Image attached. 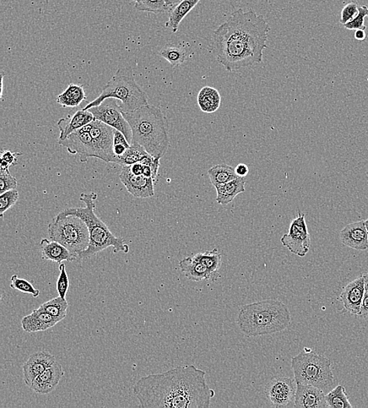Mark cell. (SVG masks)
I'll use <instances>...</instances> for the list:
<instances>
[{
    "label": "cell",
    "mask_w": 368,
    "mask_h": 408,
    "mask_svg": "<svg viewBox=\"0 0 368 408\" xmlns=\"http://www.w3.org/2000/svg\"><path fill=\"white\" fill-rule=\"evenodd\" d=\"M133 394L145 408H208L215 395L206 372L194 365L180 366L140 378Z\"/></svg>",
    "instance_id": "1"
},
{
    "label": "cell",
    "mask_w": 368,
    "mask_h": 408,
    "mask_svg": "<svg viewBox=\"0 0 368 408\" xmlns=\"http://www.w3.org/2000/svg\"><path fill=\"white\" fill-rule=\"evenodd\" d=\"M270 29L263 15L253 10H235L214 32L216 60L229 72L262 63Z\"/></svg>",
    "instance_id": "2"
},
{
    "label": "cell",
    "mask_w": 368,
    "mask_h": 408,
    "mask_svg": "<svg viewBox=\"0 0 368 408\" xmlns=\"http://www.w3.org/2000/svg\"><path fill=\"white\" fill-rule=\"evenodd\" d=\"M132 128L131 145H138L154 157H163L170 141L164 113L160 108L147 105L138 110L123 112Z\"/></svg>",
    "instance_id": "3"
},
{
    "label": "cell",
    "mask_w": 368,
    "mask_h": 408,
    "mask_svg": "<svg viewBox=\"0 0 368 408\" xmlns=\"http://www.w3.org/2000/svg\"><path fill=\"white\" fill-rule=\"evenodd\" d=\"M237 324L249 337L273 335L288 328L291 313L282 302L269 299L243 306L238 314Z\"/></svg>",
    "instance_id": "4"
},
{
    "label": "cell",
    "mask_w": 368,
    "mask_h": 408,
    "mask_svg": "<svg viewBox=\"0 0 368 408\" xmlns=\"http://www.w3.org/2000/svg\"><path fill=\"white\" fill-rule=\"evenodd\" d=\"M94 193L81 194L80 200L85 204V208H68L60 212L61 215H74L83 219L90 232V243L84 252L78 255L77 261H84L96 256L104 250L110 247L114 252H129V246L122 237L114 235L104 222L95 214V200Z\"/></svg>",
    "instance_id": "5"
},
{
    "label": "cell",
    "mask_w": 368,
    "mask_h": 408,
    "mask_svg": "<svg viewBox=\"0 0 368 408\" xmlns=\"http://www.w3.org/2000/svg\"><path fill=\"white\" fill-rule=\"evenodd\" d=\"M108 99H116L121 101L123 112H130L139 108L149 105L147 96L135 81L132 68H120L108 82L101 95L83 108H89L99 106Z\"/></svg>",
    "instance_id": "6"
},
{
    "label": "cell",
    "mask_w": 368,
    "mask_h": 408,
    "mask_svg": "<svg viewBox=\"0 0 368 408\" xmlns=\"http://www.w3.org/2000/svg\"><path fill=\"white\" fill-rule=\"evenodd\" d=\"M291 364L297 383L315 386L326 394L334 389L332 361L326 357L305 350L292 358Z\"/></svg>",
    "instance_id": "7"
},
{
    "label": "cell",
    "mask_w": 368,
    "mask_h": 408,
    "mask_svg": "<svg viewBox=\"0 0 368 408\" xmlns=\"http://www.w3.org/2000/svg\"><path fill=\"white\" fill-rule=\"evenodd\" d=\"M48 235L51 241L66 247L77 260L90 243L88 226L83 219L74 215L58 214L48 226Z\"/></svg>",
    "instance_id": "8"
},
{
    "label": "cell",
    "mask_w": 368,
    "mask_h": 408,
    "mask_svg": "<svg viewBox=\"0 0 368 408\" xmlns=\"http://www.w3.org/2000/svg\"><path fill=\"white\" fill-rule=\"evenodd\" d=\"M95 119L105 123L109 126L122 132L131 144L132 139V128L123 116L121 106L118 105L117 99H108L102 101L99 106L88 110Z\"/></svg>",
    "instance_id": "9"
},
{
    "label": "cell",
    "mask_w": 368,
    "mask_h": 408,
    "mask_svg": "<svg viewBox=\"0 0 368 408\" xmlns=\"http://www.w3.org/2000/svg\"><path fill=\"white\" fill-rule=\"evenodd\" d=\"M284 246L297 256L304 258L311 247V239L306 221L305 214L301 213L292 220L289 233L280 239Z\"/></svg>",
    "instance_id": "10"
},
{
    "label": "cell",
    "mask_w": 368,
    "mask_h": 408,
    "mask_svg": "<svg viewBox=\"0 0 368 408\" xmlns=\"http://www.w3.org/2000/svg\"><path fill=\"white\" fill-rule=\"evenodd\" d=\"M58 144L64 147L70 154H78L81 163L88 162L89 158L101 160V155L89 132L88 126L70 134L66 139L58 141Z\"/></svg>",
    "instance_id": "11"
},
{
    "label": "cell",
    "mask_w": 368,
    "mask_h": 408,
    "mask_svg": "<svg viewBox=\"0 0 368 408\" xmlns=\"http://www.w3.org/2000/svg\"><path fill=\"white\" fill-rule=\"evenodd\" d=\"M297 385L288 377H275L266 389L267 398L273 407H295Z\"/></svg>",
    "instance_id": "12"
},
{
    "label": "cell",
    "mask_w": 368,
    "mask_h": 408,
    "mask_svg": "<svg viewBox=\"0 0 368 408\" xmlns=\"http://www.w3.org/2000/svg\"><path fill=\"white\" fill-rule=\"evenodd\" d=\"M92 139L101 155V160L106 163H117L116 157L113 152L114 145V128L105 123L94 119L86 125Z\"/></svg>",
    "instance_id": "13"
},
{
    "label": "cell",
    "mask_w": 368,
    "mask_h": 408,
    "mask_svg": "<svg viewBox=\"0 0 368 408\" xmlns=\"http://www.w3.org/2000/svg\"><path fill=\"white\" fill-rule=\"evenodd\" d=\"M120 179L128 193L134 197L145 199L154 197L155 194L154 179L143 176L133 175L129 166H123L120 173Z\"/></svg>",
    "instance_id": "14"
},
{
    "label": "cell",
    "mask_w": 368,
    "mask_h": 408,
    "mask_svg": "<svg viewBox=\"0 0 368 408\" xmlns=\"http://www.w3.org/2000/svg\"><path fill=\"white\" fill-rule=\"evenodd\" d=\"M365 293V278L363 275L346 285L339 297L346 311L353 315H360Z\"/></svg>",
    "instance_id": "15"
},
{
    "label": "cell",
    "mask_w": 368,
    "mask_h": 408,
    "mask_svg": "<svg viewBox=\"0 0 368 408\" xmlns=\"http://www.w3.org/2000/svg\"><path fill=\"white\" fill-rule=\"evenodd\" d=\"M295 407L327 408L326 394L310 385L297 383Z\"/></svg>",
    "instance_id": "16"
},
{
    "label": "cell",
    "mask_w": 368,
    "mask_h": 408,
    "mask_svg": "<svg viewBox=\"0 0 368 408\" xmlns=\"http://www.w3.org/2000/svg\"><path fill=\"white\" fill-rule=\"evenodd\" d=\"M56 361V358L48 352H38L32 355L23 365L25 383L30 387L34 381Z\"/></svg>",
    "instance_id": "17"
},
{
    "label": "cell",
    "mask_w": 368,
    "mask_h": 408,
    "mask_svg": "<svg viewBox=\"0 0 368 408\" xmlns=\"http://www.w3.org/2000/svg\"><path fill=\"white\" fill-rule=\"evenodd\" d=\"M340 239L346 247L357 251H365L368 248V235L365 221H356L346 226L340 232Z\"/></svg>",
    "instance_id": "18"
},
{
    "label": "cell",
    "mask_w": 368,
    "mask_h": 408,
    "mask_svg": "<svg viewBox=\"0 0 368 408\" xmlns=\"http://www.w3.org/2000/svg\"><path fill=\"white\" fill-rule=\"evenodd\" d=\"M64 375L62 366L56 361L34 381L30 388L36 394L42 395L51 394L56 389Z\"/></svg>",
    "instance_id": "19"
},
{
    "label": "cell",
    "mask_w": 368,
    "mask_h": 408,
    "mask_svg": "<svg viewBox=\"0 0 368 408\" xmlns=\"http://www.w3.org/2000/svg\"><path fill=\"white\" fill-rule=\"evenodd\" d=\"M95 117L89 110H81L59 119L57 126L60 132L58 141L66 139L70 134L93 121Z\"/></svg>",
    "instance_id": "20"
},
{
    "label": "cell",
    "mask_w": 368,
    "mask_h": 408,
    "mask_svg": "<svg viewBox=\"0 0 368 408\" xmlns=\"http://www.w3.org/2000/svg\"><path fill=\"white\" fill-rule=\"evenodd\" d=\"M59 322L60 321L38 308L29 315H25L21 320V326L25 333H36L50 329Z\"/></svg>",
    "instance_id": "21"
},
{
    "label": "cell",
    "mask_w": 368,
    "mask_h": 408,
    "mask_svg": "<svg viewBox=\"0 0 368 408\" xmlns=\"http://www.w3.org/2000/svg\"><path fill=\"white\" fill-rule=\"evenodd\" d=\"M40 250L43 260L51 261L58 264H62L64 261L72 263L77 260L66 247L51 239L49 241L47 239H42L40 241Z\"/></svg>",
    "instance_id": "22"
},
{
    "label": "cell",
    "mask_w": 368,
    "mask_h": 408,
    "mask_svg": "<svg viewBox=\"0 0 368 408\" xmlns=\"http://www.w3.org/2000/svg\"><path fill=\"white\" fill-rule=\"evenodd\" d=\"M245 177H238L234 180L223 184V186L216 187V192H217L216 201L223 206L232 203L237 195L245 192Z\"/></svg>",
    "instance_id": "23"
},
{
    "label": "cell",
    "mask_w": 368,
    "mask_h": 408,
    "mask_svg": "<svg viewBox=\"0 0 368 408\" xmlns=\"http://www.w3.org/2000/svg\"><path fill=\"white\" fill-rule=\"evenodd\" d=\"M180 267L186 278L192 281L209 280L213 275L207 266L193 257H188L180 261Z\"/></svg>",
    "instance_id": "24"
},
{
    "label": "cell",
    "mask_w": 368,
    "mask_h": 408,
    "mask_svg": "<svg viewBox=\"0 0 368 408\" xmlns=\"http://www.w3.org/2000/svg\"><path fill=\"white\" fill-rule=\"evenodd\" d=\"M200 0H180L174 7L170 9L169 21L165 25L173 32H176L182 21L197 6Z\"/></svg>",
    "instance_id": "25"
},
{
    "label": "cell",
    "mask_w": 368,
    "mask_h": 408,
    "mask_svg": "<svg viewBox=\"0 0 368 408\" xmlns=\"http://www.w3.org/2000/svg\"><path fill=\"white\" fill-rule=\"evenodd\" d=\"M86 99L84 86L70 84L66 90L58 96L57 102L63 108H75Z\"/></svg>",
    "instance_id": "26"
},
{
    "label": "cell",
    "mask_w": 368,
    "mask_h": 408,
    "mask_svg": "<svg viewBox=\"0 0 368 408\" xmlns=\"http://www.w3.org/2000/svg\"><path fill=\"white\" fill-rule=\"evenodd\" d=\"M197 102L202 112L213 113L217 111L220 107L221 95L218 90L210 88V86H205L199 92Z\"/></svg>",
    "instance_id": "27"
},
{
    "label": "cell",
    "mask_w": 368,
    "mask_h": 408,
    "mask_svg": "<svg viewBox=\"0 0 368 408\" xmlns=\"http://www.w3.org/2000/svg\"><path fill=\"white\" fill-rule=\"evenodd\" d=\"M208 173L210 182H212L214 188L223 186V184L238 178L234 168L225 165V163L210 168Z\"/></svg>",
    "instance_id": "28"
},
{
    "label": "cell",
    "mask_w": 368,
    "mask_h": 408,
    "mask_svg": "<svg viewBox=\"0 0 368 408\" xmlns=\"http://www.w3.org/2000/svg\"><path fill=\"white\" fill-rule=\"evenodd\" d=\"M39 308L61 322L62 320L66 317L69 302L66 298L58 296L43 303Z\"/></svg>",
    "instance_id": "29"
},
{
    "label": "cell",
    "mask_w": 368,
    "mask_h": 408,
    "mask_svg": "<svg viewBox=\"0 0 368 408\" xmlns=\"http://www.w3.org/2000/svg\"><path fill=\"white\" fill-rule=\"evenodd\" d=\"M160 56L166 59L172 67H180L186 61L187 52L180 46L169 45L164 46L159 52Z\"/></svg>",
    "instance_id": "30"
},
{
    "label": "cell",
    "mask_w": 368,
    "mask_h": 408,
    "mask_svg": "<svg viewBox=\"0 0 368 408\" xmlns=\"http://www.w3.org/2000/svg\"><path fill=\"white\" fill-rule=\"evenodd\" d=\"M328 407L331 408H352L348 395L343 385H338L326 394Z\"/></svg>",
    "instance_id": "31"
},
{
    "label": "cell",
    "mask_w": 368,
    "mask_h": 408,
    "mask_svg": "<svg viewBox=\"0 0 368 408\" xmlns=\"http://www.w3.org/2000/svg\"><path fill=\"white\" fill-rule=\"evenodd\" d=\"M193 258L204 264L214 274L217 273L221 265V254L217 249L195 254Z\"/></svg>",
    "instance_id": "32"
},
{
    "label": "cell",
    "mask_w": 368,
    "mask_h": 408,
    "mask_svg": "<svg viewBox=\"0 0 368 408\" xmlns=\"http://www.w3.org/2000/svg\"><path fill=\"white\" fill-rule=\"evenodd\" d=\"M148 154L143 147L138 145H131L125 154L121 158H119L117 165L122 166H131L133 163H138L142 158Z\"/></svg>",
    "instance_id": "33"
},
{
    "label": "cell",
    "mask_w": 368,
    "mask_h": 408,
    "mask_svg": "<svg viewBox=\"0 0 368 408\" xmlns=\"http://www.w3.org/2000/svg\"><path fill=\"white\" fill-rule=\"evenodd\" d=\"M135 9L139 12L160 14L169 10L166 0H140L139 3L135 5Z\"/></svg>",
    "instance_id": "34"
},
{
    "label": "cell",
    "mask_w": 368,
    "mask_h": 408,
    "mask_svg": "<svg viewBox=\"0 0 368 408\" xmlns=\"http://www.w3.org/2000/svg\"><path fill=\"white\" fill-rule=\"evenodd\" d=\"M10 287L16 291L29 293L34 298L39 297L40 295V291L36 289L29 281L19 278L18 275H14L10 278Z\"/></svg>",
    "instance_id": "35"
},
{
    "label": "cell",
    "mask_w": 368,
    "mask_h": 408,
    "mask_svg": "<svg viewBox=\"0 0 368 408\" xmlns=\"http://www.w3.org/2000/svg\"><path fill=\"white\" fill-rule=\"evenodd\" d=\"M19 198V193L17 189L10 190L0 195V215L3 217L5 212L18 202Z\"/></svg>",
    "instance_id": "36"
},
{
    "label": "cell",
    "mask_w": 368,
    "mask_h": 408,
    "mask_svg": "<svg viewBox=\"0 0 368 408\" xmlns=\"http://www.w3.org/2000/svg\"><path fill=\"white\" fill-rule=\"evenodd\" d=\"M59 270H60V275L58 276L57 281V291L59 296L62 298H66L68 291L70 287L69 276L67 274L66 265L62 263L59 265Z\"/></svg>",
    "instance_id": "37"
},
{
    "label": "cell",
    "mask_w": 368,
    "mask_h": 408,
    "mask_svg": "<svg viewBox=\"0 0 368 408\" xmlns=\"http://www.w3.org/2000/svg\"><path fill=\"white\" fill-rule=\"evenodd\" d=\"M365 18H368V8L367 6H359V14L350 23L345 24L344 27L348 30H366Z\"/></svg>",
    "instance_id": "38"
},
{
    "label": "cell",
    "mask_w": 368,
    "mask_h": 408,
    "mask_svg": "<svg viewBox=\"0 0 368 408\" xmlns=\"http://www.w3.org/2000/svg\"><path fill=\"white\" fill-rule=\"evenodd\" d=\"M23 155L21 152H13L10 150H5L1 154V172L10 173V167L17 166L18 158Z\"/></svg>",
    "instance_id": "39"
},
{
    "label": "cell",
    "mask_w": 368,
    "mask_h": 408,
    "mask_svg": "<svg viewBox=\"0 0 368 408\" xmlns=\"http://www.w3.org/2000/svg\"><path fill=\"white\" fill-rule=\"evenodd\" d=\"M359 14V5L355 2L346 4L341 13L340 23L345 25L353 21Z\"/></svg>",
    "instance_id": "40"
},
{
    "label": "cell",
    "mask_w": 368,
    "mask_h": 408,
    "mask_svg": "<svg viewBox=\"0 0 368 408\" xmlns=\"http://www.w3.org/2000/svg\"><path fill=\"white\" fill-rule=\"evenodd\" d=\"M18 184L17 179L12 176L10 172L0 173V194L17 189Z\"/></svg>",
    "instance_id": "41"
},
{
    "label": "cell",
    "mask_w": 368,
    "mask_h": 408,
    "mask_svg": "<svg viewBox=\"0 0 368 408\" xmlns=\"http://www.w3.org/2000/svg\"><path fill=\"white\" fill-rule=\"evenodd\" d=\"M360 315L362 317H368V292L365 291L364 298H363Z\"/></svg>",
    "instance_id": "42"
},
{
    "label": "cell",
    "mask_w": 368,
    "mask_h": 408,
    "mask_svg": "<svg viewBox=\"0 0 368 408\" xmlns=\"http://www.w3.org/2000/svg\"><path fill=\"white\" fill-rule=\"evenodd\" d=\"M130 170L134 176H143V172L144 169V165L142 163L138 162L133 163L132 165L129 166Z\"/></svg>",
    "instance_id": "43"
},
{
    "label": "cell",
    "mask_w": 368,
    "mask_h": 408,
    "mask_svg": "<svg viewBox=\"0 0 368 408\" xmlns=\"http://www.w3.org/2000/svg\"><path fill=\"white\" fill-rule=\"evenodd\" d=\"M235 171L238 177H246L249 172V168L245 163H240L235 168Z\"/></svg>",
    "instance_id": "44"
},
{
    "label": "cell",
    "mask_w": 368,
    "mask_h": 408,
    "mask_svg": "<svg viewBox=\"0 0 368 408\" xmlns=\"http://www.w3.org/2000/svg\"><path fill=\"white\" fill-rule=\"evenodd\" d=\"M160 165V158L155 157V159L151 165V171H153V178L156 179L157 173H158L159 168Z\"/></svg>",
    "instance_id": "45"
},
{
    "label": "cell",
    "mask_w": 368,
    "mask_h": 408,
    "mask_svg": "<svg viewBox=\"0 0 368 408\" xmlns=\"http://www.w3.org/2000/svg\"><path fill=\"white\" fill-rule=\"evenodd\" d=\"M355 39L358 41H364L366 39L367 34L365 30L358 29L355 31Z\"/></svg>",
    "instance_id": "46"
},
{
    "label": "cell",
    "mask_w": 368,
    "mask_h": 408,
    "mask_svg": "<svg viewBox=\"0 0 368 408\" xmlns=\"http://www.w3.org/2000/svg\"><path fill=\"white\" fill-rule=\"evenodd\" d=\"M143 176L146 178H153V171L150 166H144Z\"/></svg>",
    "instance_id": "47"
},
{
    "label": "cell",
    "mask_w": 368,
    "mask_h": 408,
    "mask_svg": "<svg viewBox=\"0 0 368 408\" xmlns=\"http://www.w3.org/2000/svg\"><path fill=\"white\" fill-rule=\"evenodd\" d=\"M180 1V0H166L167 8H169V10H170V9L174 7L175 5Z\"/></svg>",
    "instance_id": "48"
},
{
    "label": "cell",
    "mask_w": 368,
    "mask_h": 408,
    "mask_svg": "<svg viewBox=\"0 0 368 408\" xmlns=\"http://www.w3.org/2000/svg\"><path fill=\"white\" fill-rule=\"evenodd\" d=\"M365 278V291L368 292V273L363 274Z\"/></svg>",
    "instance_id": "49"
},
{
    "label": "cell",
    "mask_w": 368,
    "mask_h": 408,
    "mask_svg": "<svg viewBox=\"0 0 368 408\" xmlns=\"http://www.w3.org/2000/svg\"><path fill=\"white\" fill-rule=\"evenodd\" d=\"M127 1H129L130 3H134V6H135V5H137L138 3H139L140 0H127Z\"/></svg>",
    "instance_id": "50"
},
{
    "label": "cell",
    "mask_w": 368,
    "mask_h": 408,
    "mask_svg": "<svg viewBox=\"0 0 368 408\" xmlns=\"http://www.w3.org/2000/svg\"><path fill=\"white\" fill-rule=\"evenodd\" d=\"M3 75H2V78H1V97H3Z\"/></svg>",
    "instance_id": "51"
},
{
    "label": "cell",
    "mask_w": 368,
    "mask_h": 408,
    "mask_svg": "<svg viewBox=\"0 0 368 408\" xmlns=\"http://www.w3.org/2000/svg\"><path fill=\"white\" fill-rule=\"evenodd\" d=\"M365 226H366L367 235H368V219L365 221Z\"/></svg>",
    "instance_id": "52"
}]
</instances>
